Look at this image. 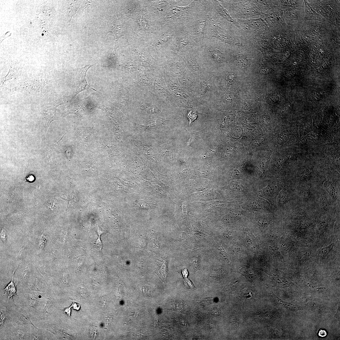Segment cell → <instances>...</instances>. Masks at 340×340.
Instances as JSON below:
<instances>
[{
  "label": "cell",
  "mask_w": 340,
  "mask_h": 340,
  "mask_svg": "<svg viewBox=\"0 0 340 340\" xmlns=\"http://www.w3.org/2000/svg\"><path fill=\"white\" fill-rule=\"evenodd\" d=\"M212 17L209 1H198L196 7L184 29L189 35L196 47L209 38Z\"/></svg>",
  "instance_id": "1"
},
{
  "label": "cell",
  "mask_w": 340,
  "mask_h": 340,
  "mask_svg": "<svg viewBox=\"0 0 340 340\" xmlns=\"http://www.w3.org/2000/svg\"><path fill=\"white\" fill-rule=\"evenodd\" d=\"M52 82V81L50 79L33 77L28 80L20 81L16 87L9 89L12 92L42 95L43 88Z\"/></svg>",
  "instance_id": "2"
},
{
  "label": "cell",
  "mask_w": 340,
  "mask_h": 340,
  "mask_svg": "<svg viewBox=\"0 0 340 340\" xmlns=\"http://www.w3.org/2000/svg\"><path fill=\"white\" fill-rule=\"evenodd\" d=\"M174 44L175 50L181 53L197 47L191 37L184 29L178 33Z\"/></svg>",
  "instance_id": "3"
},
{
  "label": "cell",
  "mask_w": 340,
  "mask_h": 340,
  "mask_svg": "<svg viewBox=\"0 0 340 340\" xmlns=\"http://www.w3.org/2000/svg\"><path fill=\"white\" fill-rule=\"evenodd\" d=\"M24 66L23 63L20 61H16L12 63L8 73L1 80V87L4 86L6 82L10 80H20V81H22L21 73Z\"/></svg>",
  "instance_id": "4"
},
{
  "label": "cell",
  "mask_w": 340,
  "mask_h": 340,
  "mask_svg": "<svg viewBox=\"0 0 340 340\" xmlns=\"http://www.w3.org/2000/svg\"><path fill=\"white\" fill-rule=\"evenodd\" d=\"M93 66L86 64L84 67L79 68L78 69L79 73L76 77V92L75 95V96L80 93L84 91L86 89V87L87 86L97 92L96 90L90 87L88 84L86 79V74L90 68Z\"/></svg>",
  "instance_id": "5"
},
{
  "label": "cell",
  "mask_w": 340,
  "mask_h": 340,
  "mask_svg": "<svg viewBox=\"0 0 340 340\" xmlns=\"http://www.w3.org/2000/svg\"><path fill=\"white\" fill-rule=\"evenodd\" d=\"M67 100H61L56 103L55 106L51 107L45 111L44 115V122L45 125L48 127L51 123L53 121L57 120L58 117L56 115L57 107L59 106L66 103H69Z\"/></svg>",
  "instance_id": "6"
},
{
  "label": "cell",
  "mask_w": 340,
  "mask_h": 340,
  "mask_svg": "<svg viewBox=\"0 0 340 340\" xmlns=\"http://www.w3.org/2000/svg\"><path fill=\"white\" fill-rule=\"evenodd\" d=\"M210 4L212 9L216 11L223 18L228 21L232 23L233 20L228 11L224 9L216 1H210Z\"/></svg>",
  "instance_id": "7"
},
{
  "label": "cell",
  "mask_w": 340,
  "mask_h": 340,
  "mask_svg": "<svg viewBox=\"0 0 340 340\" xmlns=\"http://www.w3.org/2000/svg\"><path fill=\"white\" fill-rule=\"evenodd\" d=\"M15 272V271L13 272L11 281L7 285L4 289L2 290H3L5 292V293L2 296L7 295L8 296V300L7 304H8L7 303L9 298H11L13 301L12 297L16 294V285H15L13 281Z\"/></svg>",
  "instance_id": "8"
},
{
  "label": "cell",
  "mask_w": 340,
  "mask_h": 340,
  "mask_svg": "<svg viewBox=\"0 0 340 340\" xmlns=\"http://www.w3.org/2000/svg\"><path fill=\"white\" fill-rule=\"evenodd\" d=\"M156 274L159 277L164 283L167 281L168 276V271L167 263L166 261H164L160 268L158 269Z\"/></svg>",
  "instance_id": "9"
},
{
  "label": "cell",
  "mask_w": 340,
  "mask_h": 340,
  "mask_svg": "<svg viewBox=\"0 0 340 340\" xmlns=\"http://www.w3.org/2000/svg\"><path fill=\"white\" fill-rule=\"evenodd\" d=\"M246 22L247 25L254 29H262L265 26V22L261 19L247 20Z\"/></svg>",
  "instance_id": "10"
},
{
  "label": "cell",
  "mask_w": 340,
  "mask_h": 340,
  "mask_svg": "<svg viewBox=\"0 0 340 340\" xmlns=\"http://www.w3.org/2000/svg\"><path fill=\"white\" fill-rule=\"evenodd\" d=\"M324 187L326 191L333 198L336 199L338 197V192L336 188L333 184L327 182L324 184Z\"/></svg>",
  "instance_id": "11"
},
{
  "label": "cell",
  "mask_w": 340,
  "mask_h": 340,
  "mask_svg": "<svg viewBox=\"0 0 340 340\" xmlns=\"http://www.w3.org/2000/svg\"><path fill=\"white\" fill-rule=\"evenodd\" d=\"M311 254V251L308 248L304 247L301 248L299 250V255L301 261H306L309 260Z\"/></svg>",
  "instance_id": "12"
},
{
  "label": "cell",
  "mask_w": 340,
  "mask_h": 340,
  "mask_svg": "<svg viewBox=\"0 0 340 340\" xmlns=\"http://www.w3.org/2000/svg\"><path fill=\"white\" fill-rule=\"evenodd\" d=\"M333 246V243L329 246L321 248L319 252L318 256L322 259L327 257L330 254Z\"/></svg>",
  "instance_id": "13"
},
{
  "label": "cell",
  "mask_w": 340,
  "mask_h": 340,
  "mask_svg": "<svg viewBox=\"0 0 340 340\" xmlns=\"http://www.w3.org/2000/svg\"><path fill=\"white\" fill-rule=\"evenodd\" d=\"M300 192L301 196L304 198H309L311 194V189L310 187L306 184L302 185L301 188Z\"/></svg>",
  "instance_id": "14"
},
{
  "label": "cell",
  "mask_w": 340,
  "mask_h": 340,
  "mask_svg": "<svg viewBox=\"0 0 340 340\" xmlns=\"http://www.w3.org/2000/svg\"><path fill=\"white\" fill-rule=\"evenodd\" d=\"M279 202L281 205H286L289 201V198L288 193L285 191H281L278 197Z\"/></svg>",
  "instance_id": "15"
},
{
  "label": "cell",
  "mask_w": 340,
  "mask_h": 340,
  "mask_svg": "<svg viewBox=\"0 0 340 340\" xmlns=\"http://www.w3.org/2000/svg\"><path fill=\"white\" fill-rule=\"evenodd\" d=\"M320 205L321 209L323 211H326L329 210V203L325 196H323L320 198Z\"/></svg>",
  "instance_id": "16"
},
{
  "label": "cell",
  "mask_w": 340,
  "mask_h": 340,
  "mask_svg": "<svg viewBox=\"0 0 340 340\" xmlns=\"http://www.w3.org/2000/svg\"><path fill=\"white\" fill-rule=\"evenodd\" d=\"M311 95L312 99L315 102L319 101L321 100L322 95V92L317 89L313 90Z\"/></svg>",
  "instance_id": "17"
},
{
  "label": "cell",
  "mask_w": 340,
  "mask_h": 340,
  "mask_svg": "<svg viewBox=\"0 0 340 340\" xmlns=\"http://www.w3.org/2000/svg\"><path fill=\"white\" fill-rule=\"evenodd\" d=\"M201 94L202 95L205 94L210 88L211 84L210 80H206L202 82L201 83Z\"/></svg>",
  "instance_id": "18"
},
{
  "label": "cell",
  "mask_w": 340,
  "mask_h": 340,
  "mask_svg": "<svg viewBox=\"0 0 340 340\" xmlns=\"http://www.w3.org/2000/svg\"><path fill=\"white\" fill-rule=\"evenodd\" d=\"M197 111L193 110L189 111L187 115V117L189 120L190 124L194 121L197 119Z\"/></svg>",
  "instance_id": "19"
},
{
  "label": "cell",
  "mask_w": 340,
  "mask_h": 340,
  "mask_svg": "<svg viewBox=\"0 0 340 340\" xmlns=\"http://www.w3.org/2000/svg\"><path fill=\"white\" fill-rule=\"evenodd\" d=\"M264 191L267 196L271 197L275 193V188L273 186L269 185L265 188Z\"/></svg>",
  "instance_id": "20"
},
{
  "label": "cell",
  "mask_w": 340,
  "mask_h": 340,
  "mask_svg": "<svg viewBox=\"0 0 340 340\" xmlns=\"http://www.w3.org/2000/svg\"><path fill=\"white\" fill-rule=\"evenodd\" d=\"M329 224V220H325L319 223L318 225H317V228H318V229L320 231H323L327 228Z\"/></svg>",
  "instance_id": "21"
},
{
  "label": "cell",
  "mask_w": 340,
  "mask_h": 340,
  "mask_svg": "<svg viewBox=\"0 0 340 340\" xmlns=\"http://www.w3.org/2000/svg\"><path fill=\"white\" fill-rule=\"evenodd\" d=\"M142 294L144 296L151 297H152L151 288L148 286H143L141 289Z\"/></svg>",
  "instance_id": "22"
},
{
  "label": "cell",
  "mask_w": 340,
  "mask_h": 340,
  "mask_svg": "<svg viewBox=\"0 0 340 340\" xmlns=\"http://www.w3.org/2000/svg\"><path fill=\"white\" fill-rule=\"evenodd\" d=\"M237 63L241 66L245 67L247 66L248 62L246 58L243 57H240L237 60Z\"/></svg>",
  "instance_id": "23"
},
{
  "label": "cell",
  "mask_w": 340,
  "mask_h": 340,
  "mask_svg": "<svg viewBox=\"0 0 340 340\" xmlns=\"http://www.w3.org/2000/svg\"><path fill=\"white\" fill-rule=\"evenodd\" d=\"M242 297L246 298H251L252 294L250 291L247 289L243 290L242 292Z\"/></svg>",
  "instance_id": "24"
},
{
  "label": "cell",
  "mask_w": 340,
  "mask_h": 340,
  "mask_svg": "<svg viewBox=\"0 0 340 340\" xmlns=\"http://www.w3.org/2000/svg\"><path fill=\"white\" fill-rule=\"evenodd\" d=\"M73 152L72 147H68L65 152V155L68 159H70L73 156Z\"/></svg>",
  "instance_id": "25"
},
{
  "label": "cell",
  "mask_w": 340,
  "mask_h": 340,
  "mask_svg": "<svg viewBox=\"0 0 340 340\" xmlns=\"http://www.w3.org/2000/svg\"><path fill=\"white\" fill-rule=\"evenodd\" d=\"M184 283L186 285L190 288L192 289H194L195 287L189 279L187 278H185L184 280Z\"/></svg>",
  "instance_id": "26"
},
{
  "label": "cell",
  "mask_w": 340,
  "mask_h": 340,
  "mask_svg": "<svg viewBox=\"0 0 340 340\" xmlns=\"http://www.w3.org/2000/svg\"><path fill=\"white\" fill-rule=\"evenodd\" d=\"M71 306L64 308L62 310L64 313L66 314L68 316L70 317L71 313Z\"/></svg>",
  "instance_id": "27"
},
{
  "label": "cell",
  "mask_w": 340,
  "mask_h": 340,
  "mask_svg": "<svg viewBox=\"0 0 340 340\" xmlns=\"http://www.w3.org/2000/svg\"><path fill=\"white\" fill-rule=\"evenodd\" d=\"M319 335L321 337H324L327 336V333L325 330L321 329L319 331Z\"/></svg>",
  "instance_id": "28"
},
{
  "label": "cell",
  "mask_w": 340,
  "mask_h": 340,
  "mask_svg": "<svg viewBox=\"0 0 340 340\" xmlns=\"http://www.w3.org/2000/svg\"><path fill=\"white\" fill-rule=\"evenodd\" d=\"M71 308L73 309H75L77 310H79L80 309V306L79 305L75 303H73L72 305L71 306Z\"/></svg>",
  "instance_id": "29"
},
{
  "label": "cell",
  "mask_w": 340,
  "mask_h": 340,
  "mask_svg": "<svg viewBox=\"0 0 340 340\" xmlns=\"http://www.w3.org/2000/svg\"><path fill=\"white\" fill-rule=\"evenodd\" d=\"M67 133V132H66V133H65V134H64V135H63V136H62V138H61V139H60V140H59V141H58V142H57V143H56L55 144H54V145H52V146H54V147H55V148H56V147H57V146L58 145H59V144H60V143H61V141H62V140L63 139V138H64V136H65V135H66V133Z\"/></svg>",
  "instance_id": "30"
},
{
  "label": "cell",
  "mask_w": 340,
  "mask_h": 340,
  "mask_svg": "<svg viewBox=\"0 0 340 340\" xmlns=\"http://www.w3.org/2000/svg\"><path fill=\"white\" fill-rule=\"evenodd\" d=\"M183 273L184 277L185 278H187L188 276V272L187 269H184L183 270Z\"/></svg>",
  "instance_id": "31"
}]
</instances>
